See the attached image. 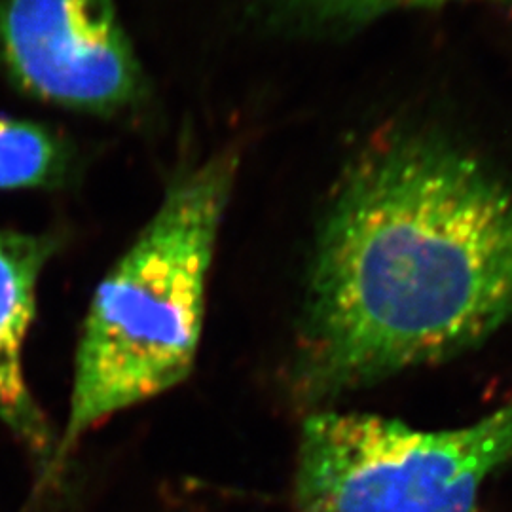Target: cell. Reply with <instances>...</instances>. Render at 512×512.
<instances>
[{"mask_svg": "<svg viewBox=\"0 0 512 512\" xmlns=\"http://www.w3.org/2000/svg\"><path fill=\"white\" fill-rule=\"evenodd\" d=\"M321 14L336 18L363 19L399 8L437 6L442 0H310Z\"/></svg>", "mask_w": 512, "mask_h": 512, "instance_id": "52a82bcc", "label": "cell"}, {"mask_svg": "<svg viewBox=\"0 0 512 512\" xmlns=\"http://www.w3.org/2000/svg\"><path fill=\"white\" fill-rule=\"evenodd\" d=\"M54 251L50 236L0 230V421L35 452L52 437L25 382L23 346L37 311L38 277Z\"/></svg>", "mask_w": 512, "mask_h": 512, "instance_id": "5b68a950", "label": "cell"}, {"mask_svg": "<svg viewBox=\"0 0 512 512\" xmlns=\"http://www.w3.org/2000/svg\"><path fill=\"white\" fill-rule=\"evenodd\" d=\"M512 461V403L456 429L311 412L294 469L296 512H475Z\"/></svg>", "mask_w": 512, "mask_h": 512, "instance_id": "3957f363", "label": "cell"}, {"mask_svg": "<svg viewBox=\"0 0 512 512\" xmlns=\"http://www.w3.org/2000/svg\"><path fill=\"white\" fill-rule=\"evenodd\" d=\"M236 173L238 158L222 154L181 177L97 287L76 349L59 458L93 427L192 372L207 277Z\"/></svg>", "mask_w": 512, "mask_h": 512, "instance_id": "7a4b0ae2", "label": "cell"}, {"mask_svg": "<svg viewBox=\"0 0 512 512\" xmlns=\"http://www.w3.org/2000/svg\"><path fill=\"white\" fill-rule=\"evenodd\" d=\"M511 319V186L446 141H387L346 175L319 234L294 399L315 408L446 361Z\"/></svg>", "mask_w": 512, "mask_h": 512, "instance_id": "6da1fadb", "label": "cell"}, {"mask_svg": "<svg viewBox=\"0 0 512 512\" xmlns=\"http://www.w3.org/2000/svg\"><path fill=\"white\" fill-rule=\"evenodd\" d=\"M0 59L25 92L69 109H120L141 88L112 0H0Z\"/></svg>", "mask_w": 512, "mask_h": 512, "instance_id": "277c9868", "label": "cell"}, {"mask_svg": "<svg viewBox=\"0 0 512 512\" xmlns=\"http://www.w3.org/2000/svg\"><path fill=\"white\" fill-rule=\"evenodd\" d=\"M63 164V148L50 131L0 116V190L52 183Z\"/></svg>", "mask_w": 512, "mask_h": 512, "instance_id": "8992f818", "label": "cell"}]
</instances>
